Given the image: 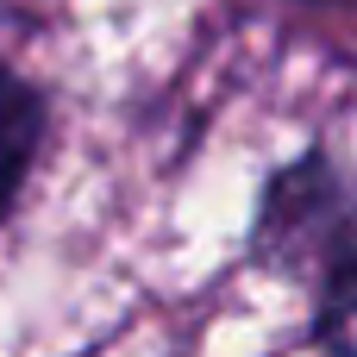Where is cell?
I'll return each instance as SVG.
<instances>
[{
	"instance_id": "cell-1",
	"label": "cell",
	"mask_w": 357,
	"mask_h": 357,
	"mask_svg": "<svg viewBox=\"0 0 357 357\" xmlns=\"http://www.w3.org/2000/svg\"><path fill=\"white\" fill-rule=\"evenodd\" d=\"M38 132H44L38 100H31L19 82H0V213H6V201L19 195V182H25V163H31V151H38Z\"/></svg>"
}]
</instances>
